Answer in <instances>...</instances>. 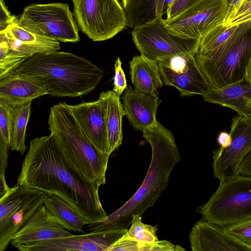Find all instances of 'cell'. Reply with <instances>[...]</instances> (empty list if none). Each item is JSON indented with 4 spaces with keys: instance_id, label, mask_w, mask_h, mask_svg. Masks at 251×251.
Listing matches in <instances>:
<instances>
[{
    "instance_id": "6da1fadb",
    "label": "cell",
    "mask_w": 251,
    "mask_h": 251,
    "mask_svg": "<svg viewBox=\"0 0 251 251\" xmlns=\"http://www.w3.org/2000/svg\"><path fill=\"white\" fill-rule=\"evenodd\" d=\"M17 184L58 196L89 224L108 216L100 201V187L85 181L69 167L50 135L30 141Z\"/></svg>"
},
{
    "instance_id": "7a4b0ae2",
    "label": "cell",
    "mask_w": 251,
    "mask_h": 251,
    "mask_svg": "<svg viewBox=\"0 0 251 251\" xmlns=\"http://www.w3.org/2000/svg\"><path fill=\"white\" fill-rule=\"evenodd\" d=\"M151 148V158L146 176L134 195L121 207L102 220L86 225L88 230L98 231L128 229L132 216H142L154 205L166 189L171 172L180 160V154L172 132L158 122L143 131Z\"/></svg>"
},
{
    "instance_id": "3957f363",
    "label": "cell",
    "mask_w": 251,
    "mask_h": 251,
    "mask_svg": "<svg viewBox=\"0 0 251 251\" xmlns=\"http://www.w3.org/2000/svg\"><path fill=\"white\" fill-rule=\"evenodd\" d=\"M36 78L48 95L77 97L93 91L103 71L86 58L71 52L54 51L34 54L16 70Z\"/></svg>"
},
{
    "instance_id": "277c9868",
    "label": "cell",
    "mask_w": 251,
    "mask_h": 251,
    "mask_svg": "<svg viewBox=\"0 0 251 251\" xmlns=\"http://www.w3.org/2000/svg\"><path fill=\"white\" fill-rule=\"evenodd\" d=\"M50 135L69 167L86 182L99 187L106 183L110 155L100 153L73 116L69 104L59 102L50 109Z\"/></svg>"
},
{
    "instance_id": "5b68a950",
    "label": "cell",
    "mask_w": 251,
    "mask_h": 251,
    "mask_svg": "<svg viewBox=\"0 0 251 251\" xmlns=\"http://www.w3.org/2000/svg\"><path fill=\"white\" fill-rule=\"evenodd\" d=\"M251 57V23H245L219 53L197 64L210 88L216 89L246 77Z\"/></svg>"
},
{
    "instance_id": "8992f818",
    "label": "cell",
    "mask_w": 251,
    "mask_h": 251,
    "mask_svg": "<svg viewBox=\"0 0 251 251\" xmlns=\"http://www.w3.org/2000/svg\"><path fill=\"white\" fill-rule=\"evenodd\" d=\"M196 212L202 219L224 227L251 219V177L238 176L220 182Z\"/></svg>"
},
{
    "instance_id": "52a82bcc",
    "label": "cell",
    "mask_w": 251,
    "mask_h": 251,
    "mask_svg": "<svg viewBox=\"0 0 251 251\" xmlns=\"http://www.w3.org/2000/svg\"><path fill=\"white\" fill-rule=\"evenodd\" d=\"M75 20L81 30L94 41L112 38L127 26L119 0H72Z\"/></svg>"
},
{
    "instance_id": "ba28073f",
    "label": "cell",
    "mask_w": 251,
    "mask_h": 251,
    "mask_svg": "<svg viewBox=\"0 0 251 251\" xmlns=\"http://www.w3.org/2000/svg\"><path fill=\"white\" fill-rule=\"evenodd\" d=\"M16 22L29 31L58 41H79L77 25L67 3L30 4L25 8Z\"/></svg>"
},
{
    "instance_id": "9c48e42d",
    "label": "cell",
    "mask_w": 251,
    "mask_h": 251,
    "mask_svg": "<svg viewBox=\"0 0 251 251\" xmlns=\"http://www.w3.org/2000/svg\"><path fill=\"white\" fill-rule=\"evenodd\" d=\"M50 195L16 184L0 198V251L7 248L13 236L44 204Z\"/></svg>"
},
{
    "instance_id": "30bf717a",
    "label": "cell",
    "mask_w": 251,
    "mask_h": 251,
    "mask_svg": "<svg viewBox=\"0 0 251 251\" xmlns=\"http://www.w3.org/2000/svg\"><path fill=\"white\" fill-rule=\"evenodd\" d=\"M131 34L140 54L157 62L178 54L195 55L201 40L185 39L171 34L162 18L135 27Z\"/></svg>"
},
{
    "instance_id": "8fae6325",
    "label": "cell",
    "mask_w": 251,
    "mask_h": 251,
    "mask_svg": "<svg viewBox=\"0 0 251 251\" xmlns=\"http://www.w3.org/2000/svg\"><path fill=\"white\" fill-rule=\"evenodd\" d=\"M227 8V0H196L180 13L163 22L167 30L174 35L201 39L224 23Z\"/></svg>"
},
{
    "instance_id": "7c38bea8",
    "label": "cell",
    "mask_w": 251,
    "mask_h": 251,
    "mask_svg": "<svg viewBox=\"0 0 251 251\" xmlns=\"http://www.w3.org/2000/svg\"><path fill=\"white\" fill-rule=\"evenodd\" d=\"M195 56L178 54L158 62L163 83L176 88L180 97L202 95L211 89Z\"/></svg>"
},
{
    "instance_id": "4fadbf2b",
    "label": "cell",
    "mask_w": 251,
    "mask_h": 251,
    "mask_svg": "<svg viewBox=\"0 0 251 251\" xmlns=\"http://www.w3.org/2000/svg\"><path fill=\"white\" fill-rule=\"evenodd\" d=\"M229 133L230 146L213 151L214 175L220 182L238 176L239 166L251 149V126L243 116L232 118Z\"/></svg>"
},
{
    "instance_id": "5bb4252c",
    "label": "cell",
    "mask_w": 251,
    "mask_h": 251,
    "mask_svg": "<svg viewBox=\"0 0 251 251\" xmlns=\"http://www.w3.org/2000/svg\"><path fill=\"white\" fill-rule=\"evenodd\" d=\"M128 229L91 231L71 235L27 244L17 249L21 251H108L109 248L126 233Z\"/></svg>"
},
{
    "instance_id": "9a60e30c",
    "label": "cell",
    "mask_w": 251,
    "mask_h": 251,
    "mask_svg": "<svg viewBox=\"0 0 251 251\" xmlns=\"http://www.w3.org/2000/svg\"><path fill=\"white\" fill-rule=\"evenodd\" d=\"M189 239L193 251H251V247L232 236L225 227L203 219L194 224Z\"/></svg>"
},
{
    "instance_id": "2e32d148",
    "label": "cell",
    "mask_w": 251,
    "mask_h": 251,
    "mask_svg": "<svg viewBox=\"0 0 251 251\" xmlns=\"http://www.w3.org/2000/svg\"><path fill=\"white\" fill-rule=\"evenodd\" d=\"M69 106L96 149L101 153L108 154L104 109L101 100L99 98L96 101L69 104Z\"/></svg>"
},
{
    "instance_id": "e0dca14e",
    "label": "cell",
    "mask_w": 251,
    "mask_h": 251,
    "mask_svg": "<svg viewBox=\"0 0 251 251\" xmlns=\"http://www.w3.org/2000/svg\"><path fill=\"white\" fill-rule=\"evenodd\" d=\"M72 234L56 222L44 204L13 236L10 243L17 248L21 245Z\"/></svg>"
},
{
    "instance_id": "ac0fdd59",
    "label": "cell",
    "mask_w": 251,
    "mask_h": 251,
    "mask_svg": "<svg viewBox=\"0 0 251 251\" xmlns=\"http://www.w3.org/2000/svg\"><path fill=\"white\" fill-rule=\"evenodd\" d=\"M122 99L125 116L135 129L143 132L157 125L156 112L161 102L158 96H153L128 86Z\"/></svg>"
},
{
    "instance_id": "d6986e66",
    "label": "cell",
    "mask_w": 251,
    "mask_h": 251,
    "mask_svg": "<svg viewBox=\"0 0 251 251\" xmlns=\"http://www.w3.org/2000/svg\"><path fill=\"white\" fill-rule=\"evenodd\" d=\"M0 39L4 40L11 50L29 57L57 51L60 48L59 41L29 31L19 25L16 21L0 32Z\"/></svg>"
},
{
    "instance_id": "ffe728a7",
    "label": "cell",
    "mask_w": 251,
    "mask_h": 251,
    "mask_svg": "<svg viewBox=\"0 0 251 251\" xmlns=\"http://www.w3.org/2000/svg\"><path fill=\"white\" fill-rule=\"evenodd\" d=\"M48 95L44 85L36 78L14 71L0 79V99L13 106L23 104Z\"/></svg>"
},
{
    "instance_id": "44dd1931",
    "label": "cell",
    "mask_w": 251,
    "mask_h": 251,
    "mask_svg": "<svg viewBox=\"0 0 251 251\" xmlns=\"http://www.w3.org/2000/svg\"><path fill=\"white\" fill-rule=\"evenodd\" d=\"M201 96L207 102L228 107L239 115L244 116L247 101L251 99V82L246 76L238 82L222 88L210 89Z\"/></svg>"
},
{
    "instance_id": "7402d4cb",
    "label": "cell",
    "mask_w": 251,
    "mask_h": 251,
    "mask_svg": "<svg viewBox=\"0 0 251 251\" xmlns=\"http://www.w3.org/2000/svg\"><path fill=\"white\" fill-rule=\"evenodd\" d=\"M130 76L134 88L153 96L163 85L158 63L140 54L129 62Z\"/></svg>"
},
{
    "instance_id": "603a6c76",
    "label": "cell",
    "mask_w": 251,
    "mask_h": 251,
    "mask_svg": "<svg viewBox=\"0 0 251 251\" xmlns=\"http://www.w3.org/2000/svg\"><path fill=\"white\" fill-rule=\"evenodd\" d=\"M99 98L104 107L108 153L110 155L122 144V119L125 113L120 96L113 90L102 92Z\"/></svg>"
},
{
    "instance_id": "cb8c5ba5",
    "label": "cell",
    "mask_w": 251,
    "mask_h": 251,
    "mask_svg": "<svg viewBox=\"0 0 251 251\" xmlns=\"http://www.w3.org/2000/svg\"><path fill=\"white\" fill-rule=\"evenodd\" d=\"M44 205L54 219L68 231L85 233L83 227L89 222L70 204L58 196L51 194Z\"/></svg>"
},
{
    "instance_id": "d4e9b609",
    "label": "cell",
    "mask_w": 251,
    "mask_h": 251,
    "mask_svg": "<svg viewBox=\"0 0 251 251\" xmlns=\"http://www.w3.org/2000/svg\"><path fill=\"white\" fill-rule=\"evenodd\" d=\"M238 26L223 24L209 31L201 40L195 56L196 62L208 59L219 53L231 39Z\"/></svg>"
},
{
    "instance_id": "484cf974",
    "label": "cell",
    "mask_w": 251,
    "mask_h": 251,
    "mask_svg": "<svg viewBox=\"0 0 251 251\" xmlns=\"http://www.w3.org/2000/svg\"><path fill=\"white\" fill-rule=\"evenodd\" d=\"M32 101L13 106L12 109L13 134L10 150L24 154L27 147L25 144L26 129L31 114Z\"/></svg>"
},
{
    "instance_id": "4316f807",
    "label": "cell",
    "mask_w": 251,
    "mask_h": 251,
    "mask_svg": "<svg viewBox=\"0 0 251 251\" xmlns=\"http://www.w3.org/2000/svg\"><path fill=\"white\" fill-rule=\"evenodd\" d=\"M29 57L11 50L4 40L0 39V79L15 71Z\"/></svg>"
},
{
    "instance_id": "83f0119b",
    "label": "cell",
    "mask_w": 251,
    "mask_h": 251,
    "mask_svg": "<svg viewBox=\"0 0 251 251\" xmlns=\"http://www.w3.org/2000/svg\"><path fill=\"white\" fill-rule=\"evenodd\" d=\"M141 217L138 214L133 215L130 226L125 235L131 239L144 243H152L158 241L156 235L157 226L143 223Z\"/></svg>"
},
{
    "instance_id": "f1b7e54d",
    "label": "cell",
    "mask_w": 251,
    "mask_h": 251,
    "mask_svg": "<svg viewBox=\"0 0 251 251\" xmlns=\"http://www.w3.org/2000/svg\"><path fill=\"white\" fill-rule=\"evenodd\" d=\"M13 106L2 99H0V139L10 148L12 134Z\"/></svg>"
},
{
    "instance_id": "f546056e",
    "label": "cell",
    "mask_w": 251,
    "mask_h": 251,
    "mask_svg": "<svg viewBox=\"0 0 251 251\" xmlns=\"http://www.w3.org/2000/svg\"><path fill=\"white\" fill-rule=\"evenodd\" d=\"M225 227L232 236L251 247V219Z\"/></svg>"
},
{
    "instance_id": "4dcf8cb0",
    "label": "cell",
    "mask_w": 251,
    "mask_h": 251,
    "mask_svg": "<svg viewBox=\"0 0 251 251\" xmlns=\"http://www.w3.org/2000/svg\"><path fill=\"white\" fill-rule=\"evenodd\" d=\"M127 87L126 75L122 68V62L118 57L114 64L113 91L120 96Z\"/></svg>"
},
{
    "instance_id": "1f68e13d",
    "label": "cell",
    "mask_w": 251,
    "mask_h": 251,
    "mask_svg": "<svg viewBox=\"0 0 251 251\" xmlns=\"http://www.w3.org/2000/svg\"><path fill=\"white\" fill-rule=\"evenodd\" d=\"M245 23H251V1L244 2L235 15L226 25L234 26Z\"/></svg>"
},
{
    "instance_id": "d6a6232c",
    "label": "cell",
    "mask_w": 251,
    "mask_h": 251,
    "mask_svg": "<svg viewBox=\"0 0 251 251\" xmlns=\"http://www.w3.org/2000/svg\"><path fill=\"white\" fill-rule=\"evenodd\" d=\"M0 32H1L12 24L17 17L10 14L4 0H0Z\"/></svg>"
},
{
    "instance_id": "836d02e7",
    "label": "cell",
    "mask_w": 251,
    "mask_h": 251,
    "mask_svg": "<svg viewBox=\"0 0 251 251\" xmlns=\"http://www.w3.org/2000/svg\"><path fill=\"white\" fill-rule=\"evenodd\" d=\"M10 147L0 139V175L5 176L8 159V150Z\"/></svg>"
},
{
    "instance_id": "e575fe53",
    "label": "cell",
    "mask_w": 251,
    "mask_h": 251,
    "mask_svg": "<svg viewBox=\"0 0 251 251\" xmlns=\"http://www.w3.org/2000/svg\"><path fill=\"white\" fill-rule=\"evenodd\" d=\"M238 175L251 177V149L241 162Z\"/></svg>"
},
{
    "instance_id": "d590c367",
    "label": "cell",
    "mask_w": 251,
    "mask_h": 251,
    "mask_svg": "<svg viewBox=\"0 0 251 251\" xmlns=\"http://www.w3.org/2000/svg\"><path fill=\"white\" fill-rule=\"evenodd\" d=\"M244 1V0H227L228 8L225 25H226L235 15Z\"/></svg>"
},
{
    "instance_id": "8d00e7d4",
    "label": "cell",
    "mask_w": 251,
    "mask_h": 251,
    "mask_svg": "<svg viewBox=\"0 0 251 251\" xmlns=\"http://www.w3.org/2000/svg\"><path fill=\"white\" fill-rule=\"evenodd\" d=\"M232 138L230 133L225 131L221 132L217 137V142L220 146V148L225 149L231 143Z\"/></svg>"
},
{
    "instance_id": "74e56055",
    "label": "cell",
    "mask_w": 251,
    "mask_h": 251,
    "mask_svg": "<svg viewBox=\"0 0 251 251\" xmlns=\"http://www.w3.org/2000/svg\"><path fill=\"white\" fill-rule=\"evenodd\" d=\"M10 188L6 183L5 176L0 175V198L4 196Z\"/></svg>"
},
{
    "instance_id": "f35d334b",
    "label": "cell",
    "mask_w": 251,
    "mask_h": 251,
    "mask_svg": "<svg viewBox=\"0 0 251 251\" xmlns=\"http://www.w3.org/2000/svg\"><path fill=\"white\" fill-rule=\"evenodd\" d=\"M243 116L247 122L251 126V99L247 101L246 110Z\"/></svg>"
},
{
    "instance_id": "ab89813d",
    "label": "cell",
    "mask_w": 251,
    "mask_h": 251,
    "mask_svg": "<svg viewBox=\"0 0 251 251\" xmlns=\"http://www.w3.org/2000/svg\"><path fill=\"white\" fill-rule=\"evenodd\" d=\"M175 0H164L163 6V15L167 13L168 8L173 3Z\"/></svg>"
},
{
    "instance_id": "60d3db41",
    "label": "cell",
    "mask_w": 251,
    "mask_h": 251,
    "mask_svg": "<svg viewBox=\"0 0 251 251\" xmlns=\"http://www.w3.org/2000/svg\"><path fill=\"white\" fill-rule=\"evenodd\" d=\"M246 77L251 82V57L247 68Z\"/></svg>"
},
{
    "instance_id": "b9f144b4",
    "label": "cell",
    "mask_w": 251,
    "mask_h": 251,
    "mask_svg": "<svg viewBox=\"0 0 251 251\" xmlns=\"http://www.w3.org/2000/svg\"><path fill=\"white\" fill-rule=\"evenodd\" d=\"M130 0H122V4L123 5L124 8L126 7L128 3L130 1Z\"/></svg>"
},
{
    "instance_id": "7bdbcfd3",
    "label": "cell",
    "mask_w": 251,
    "mask_h": 251,
    "mask_svg": "<svg viewBox=\"0 0 251 251\" xmlns=\"http://www.w3.org/2000/svg\"><path fill=\"white\" fill-rule=\"evenodd\" d=\"M251 1V0H244V2H247V1Z\"/></svg>"
},
{
    "instance_id": "ee69618b",
    "label": "cell",
    "mask_w": 251,
    "mask_h": 251,
    "mask_svg": "<svg viewBox=\"0 0 251 251\" xmlns=\"http://www.w3.org/2000/svg\"><path fill=\"white\" fill-rule=\"evenodd\" d=\"M178 0H175V1H178Z\"/></svg>"
}]
</instances>
